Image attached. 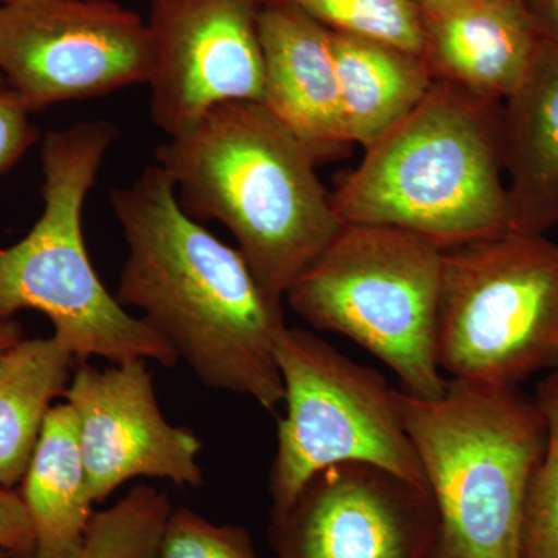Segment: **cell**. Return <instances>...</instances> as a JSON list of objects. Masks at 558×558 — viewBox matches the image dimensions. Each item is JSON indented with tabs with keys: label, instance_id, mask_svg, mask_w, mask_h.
Returning a JSON list of instances; mask_svg holds the SVG:
<instances>
[{
	"label": "cell",
	"instance_id": "obj_1",
	"mask_svg": "<svg viewBox=\"0 0 558 558\" xmlns=\"http://www.w3.org/2000/svg\"><path fill=\"white\" fill-rule=\"evenodd\" d=\"M128 256L116 299L135 307L205 387L275 411L284 387L275 359L282 304L266 295L240 250L180 207L159 165L110 191Z\"/></svg>",
	"mask_w": 558,
	"mask_h": 558
},
{
	"label": "cell",
	"instance_id": "obj_2",
	"mask_svg": "<svg viewBox=\"0 0 558 558\" xmlns=\"http://www.w3.org/2000/svg\"><path fill=\"white\" fill-rule=\"evenodd\" d=\"M157 165L180 207L218 220L236 238L260 289L281 303L343 223L317 161L263 102H227L161 143Z\"/></svg>",
	"mask_w": 558,
	"mask_h": 558
},
{
	"label": "cell",
	"instance_id": "obj_3",
	"mask_svg": "<svg viewBox=\"0 0 558 558\" xmlns=\"http://www.w3.org/2000/svg\"><path fill=\"white\" fill-rule=\"evenodd\" d=\"M502 102L435 81L330 194L341 223L410 231L444 252L513 234Z\"/></svg>",
	"mask_w": 558,
	"mask_h": 558
},
{
	"label": "cell",
	"instance_id": "obj_4",
	"mask_svg": "<svg viewBox=\"0 0 558 558\" xmlns=\"http://www.w3.org/2000/svg\"><path fill=\"white\" fill-rule=\"evenodd\" d=\"M396 398L438 510L432 558H520L524 502L548 444L537 399L459 379L438 398Z\"/></svg>",
	"mask_w": 558,
	"mask_h": 558
},
{
	"label": "cell",
	"instance_id": "obj_5",
	"mask_svg": "<svg viewBox=\"0 0 558 558\" xmlns=\"http://www.w3.org/2000/svg\"><path fill=\"white\" fill-rule=\"evenodd\" d=\"M119 138V128L108 120L83 121L44 137V208L20 242L0 248V319L43 312L76 362L154 360L172 368L179 362L174 349L110 295L84 242L87 194Z\"/></svg>",
	"mask_w": 558,
	"mask_h": 558
},
{
	"label": "cell",
	"instance_id": "obj_6",
	"mask_svg": "<svg viewBox=\"0 0 558 558\" xmlns=\"http://www.w3.org/2000/svg\"><path fill=\"white\" fill-rule=\"evenodd\" d=\"M444 250L410 231L343 223L289 289L312 328L355 341L399 377L402 391L438 398Z\"/></svg>",
	"mask_w": 558,
	"mask_h": 558
},
{
	"label": "cell",
	"instance_id": "obj_7",
	"mask_svg": "<svg viewBox=\"0 0 558 558\" xmlns=\"http://www.w3.org/2000/svg\"><path fill=\"white\" fill-rule=\"evenodd\" d=\"M275 359L286 416L270 469V520L286 513L318 472L347 462L376 465L429 492L396 389L379 371L288 326L278 333Z\"/></svg>",
	"mask_w": 558,
	"mask_h": 558
},
{
	"label": "cell",
	"instance_id": "obj_8",
	"mask_svg": "<svg viewBox=\"0 0 558 558\" xmlns=\"http://www.w3.org/2000/svg\"><path fill=\"white\" fill-rule=\"evenodd\" d=\"M439 365L450 379L520 387L558 369V244L508 234L444 252Z\"/></svg>",
	"mask_w": 558,
	"mask_h": 558
},
{
	"label": "cell",
	"instance_id": "obj_9",
	"mask_svg": "<svg viewBox=\"0 0 558 558\" xmlns=\"http://www.w3.org/2000/svg\"><path fill=\"white\" fill-rule=\"evenodd\" d=\"M146 21L120 2L0 5V75L31 112L148 84Z\"/></svg>",
	"mask_w": 558,
	"mask_h": 558
},
{
	"label": "cell",
	"instance_id": "obj_10",
	"mask_svg": "<svg viewBox=\"0 0 558 558\" xmlns=\"http://www.w3.org/2000/svg\"><path fill=\"white\" fill-rule=\"evenodd\" d=\"M266 0H153L149 113L171 137L227 102L264 98Z\"/></svg>",
	"mask_w": 558,
	"mask_h": 558
},
{
	"label": "cell",
	"instance_id": "obj_11",
	"mask_svg": "<svg viewBox=\"0 0 558 558\" xmlns=\"http://www.w3.org/2000/svg\"><path fill=\"white\" fill-rule=\"evenodd\" d=\"M438 532L429 492L362 462L322 470L270 520L278 558H432Z\"/></svg>",
	"mask_w": 558,
	"mask_h": 558
},
{
	"label": "cell",
	"instance_id": "obj_12",
	"mask_svg": "<svg viewBox=\"0 0 558 558\" xmlns=\"http://www.w3.org/2000/svg\"><path fill=\"white\" fill-rule=\"evenodd\" d=\"M64 398L78 421L92 501H105L140 476L179 487L204 484L201 439L165 418L146 360L106 369L78 362Z\"/></svg>",
	"mask_w": 558,
	"mask_h": 558
},
{
	"label": "cell",
	"instance_id": "obj_13",
	"mask_svg": "<svg viewBox=\"0 0 558 558\" xmlns=\"http://www.w3.org/2000/svg\"><path fill=\"white\" fill-rule=\"evenodd\" d=\"M417 9L435 81L505 102L527 78L543 40L521 0H421Z\"/></svg>",
	"mask_w": 558,
	"mask_h": 558
},
{
	"label": "cell",
	"instance_id": "obj_14",
	"mask_svg": "<svg viewBox=\"0 0 558 558\" xmlns=\"http://www.w3.org/2000/svg\"><path fill=\"white\" fill-rule=\"evenodd\" d=\"M263 105L306 146L315 161L351 145L344 128L330 33L303 11L266 3L260 14Z\"/></svg>",
	"mask_w": 558,
	"mask_h": 558
},
{
	"label": "cell",
	"instance_id": "obj_15",
	"mask_svg": "<svg viewBox=\"0 0 558 558\" xmlns=\"http://www.w3.org/2000/svg\"><path fill=\"white\" fill-rule=\"evenodd\" d=\"M501 124L513 234H546L558 226V50L549 44L502 102Z\"/></svg>",
	"mask_w": 558,
	"mask_h": 558
},
{
	"label": "cell",
	"instance_id": "obj_16",
	"mask_svg": "<svg viewBox=\"0 0 558 558\" xmlns=\"http://www.w3.org/2000/svg\"><path fill=\"white\" fill-rule=\"evenodd\" d=\"M33 532L32 558H78L94 505L69 403L51 407L20 492Z\"/></svg>",
	"mask_w": 558,
	"mask_h": 558
},
{
	"label": "cell",
	"instance_id": "obj_17",
	"mask_svg": "<svg viewBox=\"0 0 558 558\" xmlns=\"http://www.w3.org/2000/svg\"><path fill=\"white\" fill-rule=\"evenodd\" d=\"M329 33L348 140L368 149L421 105L435 78L416 53L380 40Z\"/></svg>",
	"mask_w": 558,
	"mask_h": 558
},
{
	"label": "cell",
	"instance_id": "obj_18",
	"mask_svg": "<svg viewBox=\"0 0 558 558\" xmlns=\"http://www.w3.org/2000/svg\"><path fill=\"white\" fill-rule=\"evenodd\" d=\"M75 365L53 336L21 340L0 357V486L24 478L51 402L68 391Z\"/></svg>",
	"mask_w": 558,
	"mask_h": 558
},
{
	"label": "cell",
	"instance_id": "obj_19",
	"mask_svg": "<svg viewBox=\"0 0 558 558\" xmlns=\"http://www.w3.org/2000/svg\"><path fill=\"white\" fill-rule=\"evenodd\" d=\"M171 512L163 492L132 487L112 508L95 512L78 558H159Z\"/></svg>",
	"mask_w": 558,
	"mask_h": 558
},
{
	"label": "cell",
	"instance_id": "obj_20",
	"mask_svg": "<svg viewBox=\"0 0 558 558\" xmlns=\"http://www.w3.org/2000/svg\"><path fill=\"white\" fill-rule=\"evenodd\" d=\"M303 11L330 32L380 40L424 54V32L414 0H266Z\"/></svg>",
	"mask_w": 558,
	"mask_h": 558
},
{
	"label": "cell",
	"instance_id": "obj_21",
	"mask_svg": "<svg viewBox=\"0 0 558 558\" xmlns=\"http://www.w3.org/2000/svg\"><path fill=\"white\" fill-rule=\"evenodd\" d=\"M535 399L548 421V444L524 502L520 558H558V369L539 381Z\"/></svg>",
	"mask_w": 558,
	"mask_h": 558
},
{
	"label": "cell",
	"instance_id": "obj_22",
	"mask_svg": "<svg viewBox=\"0 0 558 558\" xmlns=\"http://www.w3.org/2000/svg\"><path fill=\"white\" fill-rule=\"evenodd\" d=\"M159 558H260L245 529L211 523L190 508L172 510Z\"/></svg>",
	"mask_w": 558,
	"mask_h": 558
},
{
	"label": "cell",
	"instance_id": "obj_23",
	"mask_svg": "<svg viewBox=\"0 0 558 558\" xmlns=\"http://www.w3.org/2000/svg\"><path fill=\"white\" fill-rule=\"evenodd\" d=\"M31 113L0 75V174L11 170L38 140Z\"/></svg>",
	"mask_w": 558,
	"mask_h": 558
},
{
	"label": "cell",
	"instance_id": "obj_24",
	"mask_svg": "<svg viewBox=\"0 0 558 558\" xmlns=\"http://www.w3.org/2000/svg\"><path fill=\"white\" fill-rule=\"evenodd\" d=\"M0 550L10 558H32L33 532L31 519L21 495L0 486Z\"/></svg>",
	"mask_w": 558,
	"mask_h": 558
},
{
	"label": "cell",
	"instance_id": "obj_25",
	"mask_svg": "<svg viewBox=\"0 0 558 558\" xmlns=\"http://www.w3.org/2000/svg\"><path fill=\"white\" fill-rule=\"evenodd\" d=\"M543 43L558 50V0H521Z\"/></svg>",
	"mask_w": 558,
	"mask_h": 558
},
{
	"label": "cell",
	"instance_id": "obj_26",
	"mask_svg": "<svg viewBox=\"0 0 558 558\" xmlns=\"http://www.w3.org/2000/svg\"><path fill=\"white\" fill-rule=\"evenodd\" d=\"M24 339V329L16 319H0V357Z\"/></svg>",
	"mask_w": 558,
	"mask_h": 558
},
{
	"label": "cell",
	"instance_id": "obj_27",
	"mask_svg": "<svg viewBox=\"0 0 558 558\" xmlns=\"http://www.w3.org/2000/svg\"><path fill=\"white\" fill-rule=\"evenodd\" d=\"M21 2V0H0V5H11V3Z\"/></svg>",
	"mask_w": 558,
	"mask_h": 558
},
{
	"label": "cell",
	"instance_id": "obj_28",
	"mask_svg": "<svg viewBox=\"0 0 558 558\" xmlns=\"http://www.w3.org/2000/svg\"><path fill=\"white\" fill-rule=\"evenodd\" d=\"M0 558H10L9 553H5V550H0Z\"/></svg>",
	"mask_w": 558,
	"mask_h": 558
},
{
	"label": "cell",
	"instance_id": "obj_29",
	"mask_svg": "<svg viewBox=\"0 0 558 558\" xmlns=\"http://www.w3.org/2000/svg\"><path fill=\"white\" fill-rule=\"evenodd\" d=\"M90 2H119V0H90Z\"/></svg>",
	"mask_w": 558,
	"mask_h": 558
},
{
	"label": "cell",
	"instance_id": "obj_30",
	"mask_svg": "<svg viewBox=\"0 0 558 558\" xmlns=\"http://www.w3.org/2000/svg\"><path fill=\"white\" fill-rule=\"evenodd\" d=\"M414 2H421V0H414Z\"/></svg>",
	"mask_w": 558,
	"mask_h": 558
}]
</instances>
